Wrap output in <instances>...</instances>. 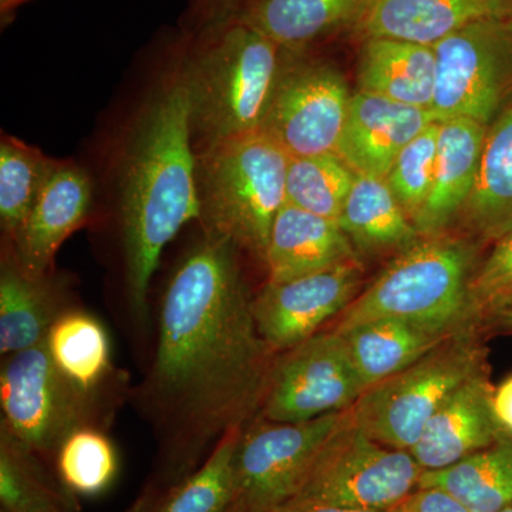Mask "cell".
<instances>
[{"label": "cell", "mask_w": 512, "mask_h": 512, "mask_svg": "<svg viewBox=\"0 0 512 512\" xmlns=\"http://www.w3.org/2000/svg\"><path fill=\"white\" fill-rule=\"evenodd\" d=\"M466 208L468 220L490 237L512 227V106L487 131Z\"/></svg>", "instance_id": "obj_28"}, {"label": "cell", "mask_w": 512, "mask_h": 512, "mask_svg": "<svg viewBox=\"0 0 512 512\" xmlns=\"http://www.w3.org/2000/svg\"><path fill=\"white\" fill-rule=\"evenodd\" d=\"M434 80L433 47L389 37H367L359 67L362 92L430 110Z\"/></svg>", "instance_id": "obj_22"}, {"label": "cell", "mask_w": 512, "mask_h": 512, "mask_svg": "<svg viewBox=\"0 0 512 512\" xmlns=\"http://www.w3.org/2000/svg\"><path fill=\"white\" fill-rule=\"evenodd\" d=\"M275 512H383L376 510H355V508L335 507V505L301 503V501H291L279 508Z\"/></svg>", "instance_id": "obj_38"}, {"label": "cell", "mask_w": 512, "mask_h": 512, "mask_svg": "<svg viewBox=\"0 0 512 512\" xmlns=\"http://www.w3.org/2000/svg\"><path fill=\"white\" fill-rule=\"evenodd\" d=\"M500 512H512V505H511V507L505 508V510L500 511Z\"/></svg>", "instance_id": "obj_41"}, {"label": "cell", "mask_w": 512, "mask_h": 512, "mask_svg": "<svg viewBox=\"0 0 512 512\" xmlns=\"http://www.w3.org/2000/svg\"><path fill=\"white\" fill-rule=\"evenodd\" d=\"M244 0H198V12L204 19L205 28L224 22Z\"/></svg>", "instance_id": "obj_37"}, {"label": "cell", "mask_w": 512, "mask_h": 512, "mask_svg": "<svg viewBox=\"0 0 512 512\" xmlns=\"http://www.w3.org/2000/svg\"><path fill=\"white\" fill-rule=\"evenodd\" d=\"M244 430H232L197 470L157 493L146 494L136 512H228L234 501V458Z\"/></svg>", "instance_id": "obj_27"}, {"label": "cell", "mask_w": 512, "mask_h": 512, "mask_svg": "<svg viewBox=\"0 0 512 512\" xmlns=\"http://www.w3.org/2000/svg\"><path fill=\"white\" fill-rule=\"evenodd\" d=\"M346 412L302 423L258 417L249 424L235 451L234 501L229 510L275 512L292 501Z\"/></svg>", "instance_id": "obj_9"}, {"label": "cell", "mask_w": 512, "mask_h": 512, "mask_svg": "<svg viewBox=\"0 0 512 512\" xmlns=\"http://www.w3.org/2000/svg\"><path fill=\"white\" fill-rule=\"evenodd\" d=\"M288 164L284 148L262 130L202 147L197 190L204 232L264 259L286 204Z\"/></svg>", "instance_id": "obj_4"}, {"label": "cell", "mask_w": 512, "mask_h": 512, "mask_svg": "<svg viewBox=\"0 0 512 512\" xmlns=\"http://www.w3.org/2000/svg\"><path fill=\"white\" fill-rule=\"evenodd\" d=\"M76 497L52 483L39 457L0 433V512H73Z\"/></svg>", "instance_id": "obj_30"}, {"label": "cell", "mask_w": 512, "mask_h": 512, "mask_svg": "<svg viewBox=\"0 0 512 512\" xmlns=\"http://www.w3.org/2000/svg\"><path fill=\"white\" fill-rule=\"evenodd\" d=\"M56 160L12 136L0 141V224L15 241L39 200Z\"/></svg>", "instance_id": "obj_29"}, {"label": "cell", "mask_w": 512, "mask_h": 512, "mask_svg": "<svg viewBox=\"0 0 512 512\" xmlns=\"http://www.w3.org/2000/svg\"><path fill=\"white\" fill-rule=\"evenodd\" d=\"M510 0H372L362 29L367 37H389L433 47L474 22L501 19Z\"/></svg>", "instance_id": "obj_17"}, {"label": "cell", "mask_w": 512, "mask_h": 512, "mask_svg": "<svg viewBox=\"0 0 512 512\" xmlns=\"http://www.w3.org/2000/svg\"><path fill=\"white\" fill-rule=\"evenodd\" d=\"M491 407L501 431L505 436L512 437V376L494 390Z\"/></svg>", "instance_id": "obj_36"}, {"label": "cell", "mask_w": 512, "mask_h": 512, "mask_svg": "<svg viewBox=\"0 0 512 512\" xmlns=\"http://www.w3.org/2000/svg\"><path fill=\"white\" fill-rule=\"evenodd\" d=\"M423 471L410 451L372 439L348 410L292 501L386 511L416 490Z\"/></svg>", "instance_id": "obj_8"}, {"label": "cell", "mask_w": 512, "mask_h": 512, "mask_svg": "<svg viewBox=\"0 0 512 512\" xmlns=\"http://www.w3.org/2000/svg\"><path fill=\"white\" fill-rule=\"evenodd\" d=\"M60 485L73 497H96L119 474V456L101 427H82L60 444L55 456Z\"/></svg>", "instance_id": "obj_32"}, {"label": "cell", "mask_w": 512, "mask_h": 512, "mask_svg": "<svg viewBox=\"0 0 512 512\" xmlns=\"http://www.w3.org/2000/svg\"><path fill=\"white\" fill-rule=\"evenodd\" d=\"M356 259L286 282H269L254 298L259 335L275 353L301 345L345 311L360 284Z\"/></svg>", "instance_id": "obj_13"}, {"label": "cell", "mask_w": 512, "mask_h": 512, "mask_svg": "<svg viewBox=\"0 0 512 512\" xmlns=\"http://www.w3.org/2000/svg\"><path fill=\"white\" fill-rule=\"evenodd\" d=\"M207 35L181 74L190 99L192 137L201 146L261 130L293 50L227 20Z\"/></svg>", "instance_id": "obj_3"}, {"label": "cell", "mask_w": 512, "mask_h": 512, "mask_svg": "<svg viewBox=\"0 0 512 512\" xmlns=\"http://www.w3.org/2000/svg\"><path fill=\"white\" fill-rule=\"evenodd\" d=\"M106 394L83 392L53 365L45 342L9 355L0 372L2 431L35 456H53L73 431L106 429Z\"/></svg>", "instance_id": "obj_6"}, {"label": "cell", "mask_w": 512, "mask_h": 512, "mask_svg": "<svg viewBox=\"0 0 512 512\" xmlns=\"http://www.w3.org/2000/svg\"><path fill=\"white\" fill-rule=\"evenodd\" d=\"M339 225L350 242L367 251L410 247L419 235L386 178L373 175L356 174Z\"/></svg>", "instance_id": "obj_26"}, {"label": "cell", "mask_w": 512, "mask_h": 512, "mask_svg": "<svg viewBox=\"0 0 512 512\" xmlns=\"http://www.w3.org/2000/svg\"><path fill=\"white\" fill-rule=\"evenodd\" d=\"M228 239L207 234L165 289L156 356L137 402L160 440L157 493L204 463L261 412L275 352L256 328L254 298Z\"/></svg>", "instance_id": "obj_1"}, {"label": "cell", "mask_w": 512, "mask_h": 512, "mask_svg": "<svg viewBox=\"0 0 512 512\" xmlns=\"http://www.w3.org/2000/svg\"><path fill=\"white\" fill-rule=\"evenodd\" d=\"M383 512H468L457 500L440 488L417 487Z\"/></svg>", "instance_id": "obj_35"}, {"label": "cell", "mask_w": 512, "mask_h": 512, "mask_svg": "<svg viewBox=\"0 0 512 512\" xmlns=\"http://www.w3.org/2000/svg\"><path fill=\"white\" fill-rule=\"evenodd\" d=\"M45 345L53 365L74 386L109 396L117 376L109 335L96 316L82 309H67L47 332Z\"/></svg>", "instance_id": "obj_23"}, {"label": "cell", "mask_w": 512, "mask_h": 512, "mask_svg": "<svg viewBox=\"0 0 512 512\" xmlns=\"http://www.w3.org/2000/svg\"><path fill=\"white\" fill-rule=\"evenodd\" d=\"M353 259L352 242L338 222L286 202L272 225L264 261L269 282H286Z\"/></svg>", "instance_id": "obj_18"}, {"label": "cell", "mask_w": 512, "mask_h": 512, "mask_svg": "<svg viewBox=\"0 0 512 512\" xmlns=\"http://www.w3.org/2000/svg\"><path fill=\"white\" fill-rule=\"evenodd\" d=\"M421 488H440L468 512H500L512 505V437L453 466L421 473Z\"/></svg>", "instance_id": "obj_25"}, {"label": "cell", "mask_w": 512, "mask_h": 512, "mask_svg": "<svg viewBox=\"0 0 512 512\" xmlns=\"http://www.w3.org/2000/svg\"><path fill=\"white\" fill-rule=\"evenodd\" d=\"M436 121L429 109L360 90L350 99L336 154L356 174L386 178L403 148Z\"/></svg>", "instance_id": "obj_14"}, {"label": "cell", "mask_w": 512, "mask_h": 512, "mask_svg": "<svg viewBox=\"0 0 512 512\" xmlns=\"http://www.w3.org/2000/svg\"><path fill=\"white\" fill-rule=\"evenodd\" d=\"M67 309L49 274H29L9 248L0 269V353L9 356L45 342Z\"/></svg>", "instance_id": "obj_20"}, {"label": "cell", "mask_w": 512, "mask_h": 512, "mask_svg": "<svg viewBox=\"0 0 512 512\" xmlns=\"http://www.w3.org/2000/svg\"><path fill=\"white\" fill-rule=\"evenodd\" d=\"M491 396L484 377L476 375L441 404L410 450L424 471L453 466L505 436L495 421Z\"/></svg>", "instance_id": "obj_16"}, {"label": "cell", "mask_w": 512, "mask_h": 512, "mask_svg": "<svg viewBox=\"0 0 512 512\" xmlns=\"http://www.w3.org/2000/svg\"><path fill=\"white\" fill-rule=\"evenodd\" d=\"M295 52L286 62L261 130L289 157L336 154L352 96L336 70L293 60Z\"/></svg>", "instance_id": "obj_12"}, {"label": "cell", "mask_w": 512, "mask_h": 512, "mask_svg": "<svg viewBox=\"0 0 512 512\" xmlns=\"http://www.w3.org/2000/svg\"><path fill=\"white\" fill-rule=\"evenodd\" d=\"M181 70L153 94L127 138L119 174V210L131 311L146 320L151 278L164 248L200 220L197 154Z\"/></svg>", "instance_id": "obj_2"}, {"label": "cell", "mask_w": 512, "mask_h": 512, "mask_svg": "<svg viewBox=\"0 0 512 512\" xmlns=\"http://www.w3.org/2000/svg\"><path fill=\"white\" fill-rule=\"evenodd\" d=\"M25 2L26 0H0V12H2L3 18H6L9 13H12L13 10Z\"/></svg>", "instance_id": "obj_39"}, {"label": "cell", "mask_w": 512, "mask_h": 512, "mask_svg": "<svg viewBox=\"0 0 512 512\" xmlns=\"http://www.w3.org/2000/svg\"><path fill=\"white\" fill-rule=\"evenodd\" d=\"M470 251L460 242L413 245L340 313L336 332L363 322L397 319L437 335L453 336L473 306Z\"/></svg>", "instance_id": "obj_5"}, {"label": "cell", "mask_w": 512, "mask_h": 512, "mask_svg": "<svg viewBox=\"0 0 512 512\" xmlns=\"http://www.w3.org/2000/svg\"><path fill=\"white\" fill-rule=\"evenodd\" d=\"M228 512H234V511L228 510Z\"/></svg>", "instance_id": "obj_42"}, {"label": "cell", "mask_w": 512, "mask_h": 512, "mask_svg": "<svg viewBox=\"0 0 512 512\" xmlns=\"http://www.w3.org/2000/svg\"><path fill=\"white\" fill-rule=\"evenodd\" d=\"M372 0H244L227 20L247 25L289 50H302L352 20ZM224 20V22H227Z\"/></svg>", "instance_id": "obj_21"}, {"label": "cell", "mask_w": 512, "mask_h": 512, "mask_svg": "<svg viewBox=\"0 0 512 512\" xmlns=\"http://www.w3.org/2000/svg\"><path fill=\"white\" fill-rule=\"evenodd\" d=\"M340 335L366 390L412 366L451 338L397 319L369 320Z\"/></svg>", "instance_id": "obj_24"}, {"label": "cell", "mask_w": 512, "mask_h": 512, "mask_svg": "<svg viewBox=\"0 0 512 512\" xmlns=\"http://www.w3.org/2000/svg\"><path fill=\"white\" fill-rule=\"evenodd\" d=\"M501 322L504 323L505 326H507V328H511L512 329V309H510V311H505L503 313H501Z\"/></svg>", "instance_id": "obj_40"}, {"label": "cell", "mask_w": 512, "mask_h": 512, "mask_svg": "<svg viewBox=\"0 0 512 512\" xmlns=\"http://www.w3.org/2000/svg\"><path fill=\"white\" fill-rule=\"evenodd\" d=\"M512 288V227L500 237L476 279L470 284L471 303L497 301Z\"/></svg>", "instance_id": "obj_34"}, {"label": "cell", "mask_w": 512, "mask_h": 512, "mask_svg": "<svg viewBox=\"0 0 512 512\" xmlns=\"http://www.w3.org/2000/svg\"><path fill=\"white\" fill-rule=\"evenodd\" d=\"M355 177L338 154L289 157L286 202L339 224Z\"/></svg>", "instance_id": "obj_31"}, {"label": "cell", "mask_w": 512, "mask_h": 512, "mask_svg": "<svg viewBox=\"0 0 512 512\" xmlns=\"http://www.w3.org/2000/svg\"><path fill=\"white\" fill-rule=\"evenodd\" d=\"M431 113L436 120L487 124L512 87V36L501 19L480 20L433 46Z\"/></svg>", "instance_id": "obj_10"}, {"label": "cell", "mask_w": 512, "mask_h": 512, "mask_svg": "<svg viewBox=\"0 0 512 512\" xmlns=\"http://www.w3.org/2000/svg\"><path fill=\"white\" fill-rule=\"evenodd\" d=\"M485 136V126L478 121H441L433 185L413 220L417 231L423 234L439 231L467 204L476 184Z\"/></svg>", "instance_id": "obj_19"}, {"label": "cell", "mask_w": 512, "mask_h": 512, "mask_svg": "<svg viewBox=\"0 0 512 512\" xmlns=\"http://www.w3.org/2000/svg\"><path fill=\"white\" fill-rule=\"evenodd\" d=\"M478 366L474 342L451 336L412 366L367 389L350 407V417L384 446L410 451L441 404L478 375Z\"/></svg>", "instance_id": "obj_7"}, {"label": "cell", "mask_w": 512, "mask_h": 512, "mask_svg": "<svg viewBox=\"0 0 512 512\" xmlns=\"http://www.w3.org/2000/svg\"><path fill=\"white\" fill-rule=\"evenodd\" d=\"M93 205L89 174L69 161H56L52 174L40 192L10 249L29 274H49L53 259L64 241L86 224Z\"/></svg>", "instance_id": "obj_15"}, {"label": "cell", "mask_w": 512, "mask_h": 512, "mask_svg": "<svg viewBox=\"0 0 512 512\" xmlns=\"http://www.w3.org/2000/svg\"><path fill=\"white\" fill-rule=\"evenodd\" d=\"M366 392L336 330L316 333L276 357L259 416L278 423H302L346 412Z\"/></svg>", "instance_id": "obj_11"}, {"label": "cell", "mask_w": 512, "mask_h": 512, "mask_svg": "<svg viewBox=\"0 0 512 512\" xmlns=\"http://www.w3.org/2000/svg\"><path fill=\"white\" fill-rule=\"evenodd\" d=\"M440 123L430 124L403 148L386 181L412 221L423 208L433 185Z\"/></svg>", "instance_id": "obj_33"}]
</instances>
